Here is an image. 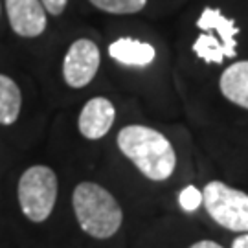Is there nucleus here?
Returning a JSON list of instances; mask_svg holds the SVG:
<instances>
[{
  "label": "nucleus",
  "instance_id": "f257e3e1",
  "mask_svg": "<svg viewBox=\"0 0 248 248\" xmlns=\"http://www.w3.org/2000/svg\"><path fill=\"white\" fill-rule=\"evenodd\" d=\"M118 147L125 158L153 182L168 180L177 168V155L168 138L145 125H127L118 133Z\"/></svg>",
  "mask_w": 248,
  "mask_h": 248
},
{
  "label": "nucleus",
  "instance_id": "f03ea898",
  "mask_svg": "<svg viewBox=\"0 0 248 248\" xmlns=\"http://www.w3.org/2000/svg\"><path fill=\"white\" fill-rule=\"evenodd\" d=\"M72 204L81 230L94 239L112 237L124 222V212L114 195L96 182L78 184Z\"/></svg>",
  "mask_w": 248,
  "mask_h": 248
},
{
  "label": "nucleus",
  "instance_id": "7ed1b4c3",
  "mask_svg": "<svg viewBox=\"0 0 248 248\" xmlns=\"http://www.w3.org/2000/svg\"><path fill=\"white\" fill-rule=\"evenodd\" d=\"M57 201V177L48 166H31L18 180V204L31 222L50 217Z\"/></svg>",
  "mask_w": 248,
  "mask_h": 248
},
{
  "label": "nucleus",
  "instance_id": "20e7f679",
  "mask_svg": "<svg viewBox=\"0 0 248 248\" xmlns=\"http://www.w3.org/2000/svg\"><path fill=\"white\" fill-rule=\"evenodd\" d=\"M202 202L219 226L232 232H248V193L221 180H212L204 187Z\"/></svg>",
  "mask_w": 248,
  "mask_h": 248
},
{
  "label": "nucleus",
  "instance_id": "39448f33",
  "mask_svg": "<svg viewBox=\"0 0 248 248\" xmlns=\"http://www.w3.org/2000/svg\"><path fill=\"white\" fill-rule=\"evenodd\" d=\"M101 62L99 48L90 39H78L72 43L62 61V78L72 89H83L96 78Z\"/></svg>",
  "mask_w": 248,
  "mask_h": 248
},
{
  "label": "nucleus",
  "instance_id": "423d86ee",
  "mask_svg": "<svg viewBox=\"0 0 248 248\" xmlns=\"http://www.w3.org/2000/svg\"><path fill=\"white\" fill-rule=\"evenodd\" d=\"M9 24L20 37H39L46 30V9L41 0H6Z\"/></svg>",
  "mask_w": 248,
  "mask_h": 248
},
{
  "label": "nucleus",
  "instance_id": "0eeeda50",
  "mask_svg": "<svg viewBox=\"0 0 248 248\" xmlns=\"http://www.w3.org/2000/svg\"><path fill=\"white\" fill-rule=\"evenodd\" d=\"M116 120V108L112 101L107 98H92L89 99L79 114V133L87 140H99L103 138Z\"/></svg>",
  "mask_w": 248,
  "mask_h": 248
},
{
  "label": "nucleus",
  "instance_id": "6e6552de",
  "mask_svg": "<svg viewBox=\"0 0 248 248\" xmlns=\"http://www.w3.org/2000/svg\"><path fill=\"white\" fill-rule=\"evenodd\" d=\"M108 55L120 64L143 68V66H149L151 62L155 61L156 50L149 43L131 39V37H122V39H118L108 46Z\"/></svg>",
  "mask_w": 248,
  "mask_h": 248
},
{
  "label": "nucleus",
  "instance_id": "1a4fd4ad",
  "mask_svg": "<svg viewBox=\"0 0 248 248\" xmlns=\"http://www.w3.org/2000/svg\"><path fill=\"white\" fill-rule=\"evenodd\" d=\"M197 28L202 30V31H217L222 46L226 50V57H235L237 55L235 37L239 33V28L235 26V22L232 18L222 15L221 9L204 8V11L197 20Z\"/></svg>",
  "mask_w": 248,
  "mask_h": 248
},
{
  "label": "nucleus",
  "instance_id": "9d476101",
  "mask_svg": "<svg viewBox=\"0 0 248 248\" xmlns=\"http://www.w3.org/2000/svg\"><path fill=\"white\" fill-rule=\"evenodd\" d=\"M222 96L248 110V61H237L222 72L219 79Z\"/></svg>",
  "mask_w": 248,
  "mask_h": 248
},
{
  "label": "nucleus",
  "instance_id": "9b49d317",
  "mask_svg": "<svg viewBox=\"0 0 248 248\" xmlns=\"http://www.w3.org/2000/svg\"><path fill=\"white\" fill-rule=\"evenodd\" d=\"M22 105L20 89L15 81L0 74V124L11 125L17 122Z\"/></svg>",
  "mask_w": 248,
  "mask_h": 248
},
{
  "label": "nucleus",
  "instance_id": "f8f14e48",
  "mask_svg": "<svg viewBox=\"0 0 248 248\" xmlns=\"http://www.w3.org/2000/svg\"><path fill=\"white\" fill-rule=\"evenodd\" d=\"M191 50L195 52L199 59H202L204 62H210V64H221L226 59V50L222 46L221 39L212 35V33L199 35V39L191 46Z\"/></svg>",
  "mask_w": 248,
  "mask_h": 248
},
{
  "label": "nucleus",
  "instance_id": "ddd939ff",
  "mask_svg": "<svg viewBox=\"0 0 248 248\" xmlns=\"http://www.w3.org/2000/svg\"><path fill=\"white\" fill-rule=\"evenodd\" d=\"M90 4L112 15H133L147 6V0H90Z\"/></svg>",
  "mask_w": 248,
  "mask_h": 248
},
{
  "label": "nucleus",
  "instance_id": "4468645a",
  "mask_svg": "<svg viewBox=\"0 0 248 248\" xmlns=\"http://www.w3.org/2000/svg\"><path fill=\"white\" fill-rule=\"evenodd\" d=\"M202 204V191L195 186H186L178 193V206L187 213H193Z\"/></svg>",
  "mask_w": 248,
  "mask_h": 248
},
{
  "label": "nucleus",
  "instance_id": "2eb2a0df",
  "mask_svg": "<svg viewBox=\"0 0 248 248\" xmlns=\"http://www.w3.org/2000/svg\"><path fill=\"white\" fill-rule=\"evenodd\" d=\"M43 2V6L45 9L50 13V15H61L64 8H66V4H68V0H41Z\"/></svg>",
  "mask_w": 248,
  "mask_h": 248
},
{
  "label": "nucleus",
  "instance_id": "dca6fc26",
  "mask_svg": "<svg viewBox=\"0 0 248 248\" xmlns=\"http://www.w3.org/2000/svg\"><path fill=\"white\" fill-rule=\"evenodd\" d=\"M232 248H248V232L239 235V237H235L232 243Z\"/></svg>",
  "mask_w": 248,
  "mask_h": 248
},
{
  "label": "nucleus",
  "instance_id": "f3484780",
  "mask_svg": "<svg viewBox=\"0 0 248 248\" xmlns=\"http://www.w3.org/2000/svg\"><path fill=\"white\" fill-rule=\"evenodd\" d=\"M189 248H222L219 243L215 241H197L195 245H191Z\"/></svg>",
  "mask_w": 248,
  "mask_h": 248
}]
</instances>
